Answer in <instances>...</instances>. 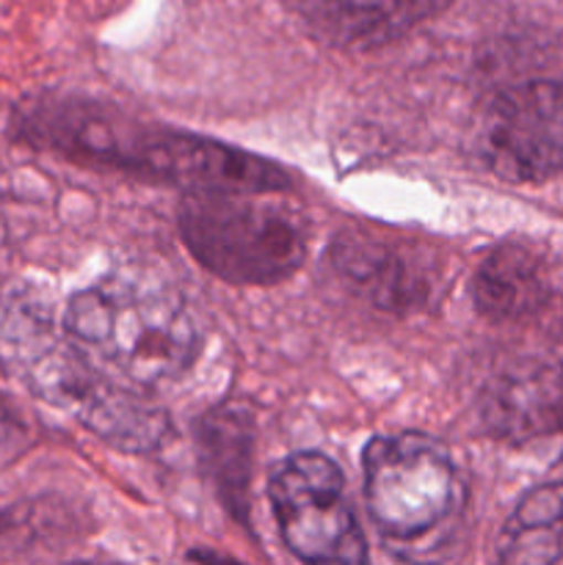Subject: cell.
Listing matches in <instances>:
<instances>
[{
	"label": "cell",
	"mask_w": 563,
	"mask_h": 565,
	"mask_svg": "<svg viewBox=\"0 0 563 565\" xmlns=\"http://www.w3.org/2000/svg\"><path fill=\"white\" fill-rule=\"evenodd\" d=\"M491 423L497 430L533 436L563 425V370L539 367L511 375L491 392Z\"/></svg>",
	"instance_id": "obj_12"
},
{
	"label": "cell",
	"mask_w": 563,
	"mask_h": 565,
	"mask_svg": "<svg viewBox=\"0 0 563 565\" xmlns=\"http://www.w3.org/2000/svg\"><path fill=\"white\" fill-rule=\"evenodd\" d=\"M287 550L307 563H364L368 541L346 500L342 469L323 452H296L268 480Z\"/></svg>",
	"instance_id": "obj_5"
},
{
	"label": "cell",
	"mask_w": 563,
	"mask_h": 565,
	"mask_svg": "<svg viewBox=\"0 0 563 565\" xmlns=\"http://www.w3.org/2000/svg\"><path fill=\"white\" fill-rule=\"evenodd\" d=\"M546 301L550 276L524 246H500L475 274V303L491 320H524Z\"/></svg>",
	"instance_id": "obj_10"
},
{
	"label": "cell",
	"mask_w": 563,
	"mask_h": 565,
	"mask_svg": "<svg viewBox=\"0 0 563 565\" xmlns=\"http://www.w3.org/2000/svg\"><path fill=\"white\" fill-rule=\"evenodd\" d=\"M362 472L370 519L386 539H423L461 502V480L450 452L425 434L375 436L364 447Z\"/></svg>",
	"instance_id": "obj_4"
},
{
	"label": "cell",
	"mask_w": 563,
	"mask_h": 565,
	"mask_svg": "<svg viewBox=\"0 0 563 565\" xmlns=\"http://www.w3.org/2000/svg\"><path fill=\"white\" fill-rule=\"evenodd\" d=\"M64 331L141 390L185 375L202 345L196 320L174 290L130 276H108L75 292Z\"/></svg>",
	"instance_id": "obj_1"
},
{
	"label": "cell",
	"mask_w": 563,
	"mask_h": 565,
	"mask_svg": "<svg viewBox=\"0 0 563 565\" xmlns=\"http://www.w3.org/2000/svg\"><path fill=\"white\" fill-rule=\"evenodd\" d=\"M334 265L348 281L370 296V301L384 307L414 303L428 296V274L414 263L412 254L381 237H342L334 252Z\"/></svg>",
	"instance_id": "obj_9"
},
{
	"label": "cell",
	"mask_w": 563,
	"mask_h": 565,
	"mask_svg": "<svg viewBox=\"0 0 563 565\" xmlns=\"http://www.w3.org/2000/svg\"><path fill=\"white\" fill-rule=\"evenodd\" d=\"M315 36L337 47H379L450 0H285Z\"/></svg>",
	"instance_id": "obj_8"
},
{
	"label": "cell",
	"mask_w": 563,
	"mask_h": 565,
	"mask_svg": "<svg viewBox=\"0 0 563 565\" xmlns=\"http://www.w3.org/2000/svg\"><path fill=\"white\" fill-rule=\"evenodd\" d=\"M31 342L33 351L25 356V370L39 395L66 408L77 423L121 450L144 452L160 445L166 436L163 414L99 375L72 337L70 342L31 337Z\"/></svg>",
	"instance_id": "obj_6"
},
{
	"label": "cell",
	"mask_w": 563,
	"mask_h": 565,
	"mask_svg": "<svg viewBox=\"0 0 563 565\" xmlns=\"http://www.w3.org/2000/svg\"><path fill=\"white\" fill-rule=\"evenodd\" d=\"M282 191H185L180 235L204 270L230 285H274L301 268L307 226Z\"/></svg>",
	"instance_id": "obj_2"
},
{
	"label": "cell",
	"mask_w": 563,
	"mask_h": 565,
	"mask_svg": "<svg viewBox=\"0 0 563 565\" xmlns=\"http://www.w3.org/2000/svg\"><path fill=\"white\" fill-rule=\"evenodd\" d=\"M497 555L513 565L563 563V483L528 491L500 533Z\"/></svg>",
	"instance_id": "obj_11"
},
{
	"label": "cell",
	"mask_w": 563,
	"mask_h": 565,
	"mask_svg": "<svg viewBox=\"0 0 563 565\" xmlns=\"http://www.w3.org/2000/svg\"><path fill=\"white\" fill-rule=\"evenodd\" d=\"M77 149L105 166L177 185L182 191H285L279 166L226 143L185 132H130L108 121H83Z\"/></svg>",
	"instance_id": "obj_3"
},
{
	"label": "cell",
	"mask_w": 563,
	"mask_h": 565,
	"mask_svg": "<svg viewBox=\"0 0 563 565\" xmlns=\"http://www.w3.org/2000/svg\"><path fill=\"white\" fill-rule=\"evenodd\" d=\"M480 158L506 182L563 177V81H528L497 94L480 119Z\"/></svg>",
	"instance_id": "obj_7"
}]
</instances>
